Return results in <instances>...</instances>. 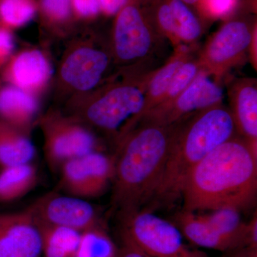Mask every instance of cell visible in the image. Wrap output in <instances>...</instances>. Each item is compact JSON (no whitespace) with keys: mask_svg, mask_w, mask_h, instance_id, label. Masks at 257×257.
Masks as SVG:
<instances>
[{"mask_svg":"<svg viewBox=\"0 0 257 257\" xmlns=\"http://www.w3.org/2000/svg\"><path fill=\"white\" fill-rule=\"evenodd\" d=\"M257 194V153L243 138L233 137L211 151L189 172L182 196L183 210L222 207L242 211Z\"/></svg>","mask_w":257,"mask_h":257,"instance_id":"obj_1","label":"cell"},{"mask_svg":"<svg viewBox=\"0 0 257 257\" xmlns=\"http://www.w3.org/2000/svg\"><path fill=\"white\" fill-rule=\"evenodd\" d=\"M145 121L123 139L115 155L111 202L120 214L151 202L181 127Z\"/></svg>","mask_w":257,"mask_h":257,"instance_id":"obj_2","label":"cell"},{"mask_svg":"<svg viewBox=\"0 0 257 257\" xmlns=\"http://www.w3.org/2000/svg\"><path fill=\"white\" fill-rule=\"evenodd\" d=\"M236 131L232 115L221 105L196 113L180 130L151 202H173L191 170Z\"/></svg>","mask_w":257,"mask_h":257,"instance_id":"obj_3","label":"cell"},{"mask_svg":"<svg viewBox=\"0 0 257 257\" xmlns=\"http://www.w3.org/2000/svg\"><path fill=\"white\" fill-rule=\"evenodd\" d=\"M121 241L148 257H209L184 243L175 224L145 209L120 214Z\"/></svg>","mask_w":257,"mask_h":257,"instance_id":"obj_4","label":"cell"},{"mask_svg":"<svg viewBox=\"0 0 257 257\" xmlns=\"http://www.w3.org/2000/svg\"><path fill=\"white\" fill-rule=\"evenodd\" d=\"M114 172V157L92 152L61 167L58 190L86 200L99 197L112 185Z\"/></svg>","mask_w":257,"mask_h":257,"instance_id":"obj_5","label":"cell"},{"mask_svg":"<svg viewBox=\"0 0 257 257\" xmlns=\"http://www.w3.org/2000/svg\"><path fill=\"white\" fill-rule=\"evenodd\" d=\"M147 86H121L111 89L88 106L91 124L108 133L127 130L143 119L147 109Z\"/></svg>","mask_w":257,"mask_h":257,"instance_id":"obj_6","label":"cell"},{"mask_svg":"<svg viewBox=\"0 0 257 257\" xmlns=\"http://www.w3.org/2000/svg\"><path fill=\"white\" fill-rule=\"evenodd\" d=\"M28 209L39 222L64 226L81 232L103 224L99 213L91 203L59 192L42 196Z\"/></svg>","mask_w":257,"mask_h":257,"instance_id":"obj_7","label":"cell"},{"mask_svg":"<svg viewBox=\"0 0 257 257\" xmlns=\"http://www.w3.org/2000/svg\"><path fill=\"white\" fill-rule=\"evenodd\" d=\"M42 239L28 208L0 213V257H41Z\"/></svg>","mask_w":257,"mask_h":257,"instance_id":"obj_8","label":"cell"},{"mask_svg":"<svg viewBox=\"0 0 257 257\" xmlns=\"http://www.w3.org/2000/svg\"><path fill=\"white\" fill-rule=\"evenodd\" d=\"M50 125L45 161L52 172H58L69 160L100 152L94 135L85 128L64 123Z\"/></svg>","mask_w":257,"mask_h":257,"instance_id":"obj_9","label":"cell"},{"mask_svg":"<svg viewBox=\"0 0 257 257\" xmlns=\"http://www.w3.org/2000/svg\"><path fill=\"white\" fill-rule=\"evenodd\" d=\"M114 45L118 57L127 62L140 60L151 51V32L135 7H126L120 13L115 28Z\"/></svg>","mask_w":257,"mask_h":257,"instance_id":"obj_10","label":"cell"},{"mask_svg":"<svg viewBox=\"0 0 257 257\" xmlns=\"http://www.w3.org/2000/svg\"><path fill=\"white\" fill-rule=\"evenodd\" d=\"M251 42L252 34L246 24L231 22L225 25L209 42L204 58L214 68L225 67L243 55Z\"/></svg>","mask_w":257,"mask_h":257,"instance_id":"obj_11","label":"cell"},{"mask_svg":"<svg viewBox=\"0 0 257 257\" xmlns=\"http://www.w3.org/2000/svg\"><path fill=\"white\" fill-rule=\"evenodd\" d=\"M108 57L101 51L90 48L74 52L62 68V77L72 87L87 91L95 87L106 70Z\"/></svg>","mask_w":257,"mask_h":257,"instance_id":"obj_12","label":"cell"},{"mask_svg":"<svg viewBox=\"0 0 257 257\" xmlns=\"http://www.w3.org/2000/svg\"><path fill=\"white\" fill-rule=\"evenodd\" d=\"M231 111L236 130L257 153V89L251 81H243L235 87Z\"/></svg>","mask_w":257,"mask_h":257,"instance_id":"obj_13","label":"cell"},{"mask_svg":"<svg viewBox=\"0 0 257 257\" xmlns=\"http://www.w3.org/2000/svg\"><path fill=\"white\" fill-rule=\"evenodd\" d=\"M176 226L184 237L199 247L221 251H229L240 248L231 240L224 237L195 212L183 210L176 216Z\"/></svg>","mask_w":257,"mask_h":257,"instance_id":"obj_14","label":"cell"},{"mask_svg":"<svg viewBox=\"0 0 257 257\" xmlns=\"http://www.w3.org/2000/svg\"><path fill=\"white\" fill-rule=\"evenodd\" d=\"M38 171L32 163L0 169V204L15 202L35 188Z\"/></svg>","mask_w":257,"mask_h":257,"instance_id":"obj_15","label":"cell"},{"mask_svg":"<svg viewBox=\"0 0 257 257\" xmlns=\"http://www.w3.org/2000/svg\"><path fill=\"white\" fill-rule=\"evenodd\" d=\"M36 221V220H35ZM44 257H74L82 233L77 230L39 222Z\"/></svg>","mask_w":257,"mask_h":257,"instance_id":"obj_16","label":"cell"},{"mask_svg":"<svg viewBox=\"0 0 257 257\" xmlns=\"http://www.w3.org/2000/svg\"><path fill=\"white\" fill-rule=\"evenodd\" d=\"M35 148L28 138L0 121V169L32 163Z\"/></svg>","mask_w":257,"mask_h":257,"instance_id":"obj_17","label":"cell"},{"mask_svg":"<svg viewBox=\"0 0 257 257\" xmlns=\"http://www.w3.org/2000/svg\"><path fill=\"white\" fill-rule=\"evenodd\" d=\"M37 109L35 99L21 89L7 87L0 90V116L11 126L27 124Z\"/></svg>","mask_w":257,"mask_h":257,"instance_id":"obj_18","label":"cell"},{"mask_svg":"<svg viewBox=\"0 0 257 257\" xmlns=\"http://www.w3.org/2000/svg\"><path fill=\"white\" fill-rule=\"evenodd\" d=\"M199 214L213 229L234 241L238 247H248L247 222L241 219L239 209L222 207Z\"/></svg>","mask_w":257,"mask_h":257,"instance_id":"obj_19","label":"cell"},{"mask_svg":"<svg viewBox=\"0 0 257 257\" xmlns=\"http://www.w3.org/2000/svg\"><path fill=\"white\" fill-rule=\"evenodd\" d=\"M50 74L45 57L39 51L25 52L15 60L12 67V75L18 85L35 87L45 82Z\"/></svg>","mask_w":257,"mask_h":257,"instance_id":"obj_20","label":"cell"},{"mask_svg":"<svg viewBox=\"0 0 257 257\" xmlns=\"http://www.w3.org/2000/svg\"><path fill=\"white\" fill-rule=\"evenodd\" d=\"M116 246L103 224L83 231L74 257H118Z\"/></svg>","mask_w":257,"mask_h":257,"instance_id":"obj_21","label":"cell"},{"mask_svg":"<svg viewBox=\"0 0 257 257\" xmlns=\"http://www.w3.org/2000/svg\"><path fill=\"white\" fill-rule=\"evenodd\" d=\"M183 63L182 59L172 61L160 69L148 81L146 89L147 109L145 115L162 102L176 72Z\"/></svg>","mask_w":257,"mask_h":257,"instance_id":"obj_22","label":"cell"},{"mask_svg":"<svg viewBox=\"0 0 257 257\" xmlns=\"http://www.w3.org/2000/svg\"><path fill=\"white\" fill-rule=\"evenodd\" d=\"M169 5L173 16L176 36L187 42L199 38L202 32L200 25L184 2L172 0Z\"/></svg>","mask_w":257,"mask_h":257,"instance_id":"obj_23","label":"cell"},{"mask_svg":"<svg viewBox=\"0 0 257 257\" xmlns=\"http://www.w3.org/2000/svg\"><path fill=\"white\" fill-rule=\"evenodd\" d=\"M35 12L31 0H1L0 3V16L5 23L12 26L28 23Z\"/></svg>","mask_w":257,"mask_h":257,"instance_id":"obj_24","label":"cell"},{"mask_svg":"<svg viewBox=\"0 0 257 257\" xmlns=\"http://www.w3.org/2000/svg\"><path fill=\"white\" fill-rule=\"evenodd\" d=\"M198 72H199V68L197 64L194 62H184L176 72L163 101L155 109L167 105L175 100L176 98L178 97L197 77Z\"/></svg>","mask_w":257,"mask_h":257,"instance_id":"obj_25","label":"cell"},{"mask_svg":"<svg viewBox=\"0 0 257 257\" xmlns=\"http://www.w3.org/2000/svg\"><path fill=\"white\" fill-rule=\"evenodd\" d=\"M42 5L45 11L55 18H65L70 10V0H42Z\"/></svg>","mask_w":257,"mask_h":257,"instance_id":"obj_26","label":"cell"},{"mask_svg":"<svg viewBox=\"0 0 257 257\" xmlns=\"http://www.w3.org/2000/svg\"><path fill=\"white\" fill-rule=\"evenodd\" d=\"M159 22L164 30L169 33L175 35V27L174 23L173 16L170 8V5H165L161 7L158 13Z\"/></svg>","mask_w":257,"mask_h":257,"instance_id":"obj_27","label":"cell"},{"mask_svg":"<svg viewBox=\"0 0 257 257\" xmlns=\"http://www.w3.org/2000/svg\"><path fill=\"white\" fill-rule=\"evenodd\" d=\"M76 10L84 16L96 15L99 12V0H73Z\"/></svg>","mask_w":257,"mask_h":257,"instance_id":"obj_28","label":"cell"},{"mask_svg":"<svg viewBox=\"0 0 257 257\" xmlns=\"http://www.w3.org/2000/svg\"><path fill=\"white\" fill-rule=\"evenodd\" d=\"M209 10L214 15L221 16L232 8L234 0H207Z\"/></svg>","mask_w":257,"mask_h":257,"instance_id":"obj_29","label":"cell"},{"mask_svg":"<svg viewBox=\"0 0 257 257\" xmlns=\"http://www.w3.org/2000/svg\"><path fill=\"white\" fill-rule=\"evenodd\" d=\"M13 48L11 35L5 30H0V62L7 57Z\"/></svg>","mask_w":257,"mask_h":257,"instance_id":"obj_30","label":"cell"},{"mask_svg":"<svg viewBox=\"0 0 257 257\" xmlns=\"http://www.w3.org/2000/svg\"><path fill=\"white\" fill-rule=\"evenodd\" d=\"M248 247L257 248V216L256 212L247 222Z\"/></svg>","mask_w":257,"mask_h":257,"instance_id":"obj_31","label":"cell"},{"mask_svg":"<svg viewBox=\"0 0 257 257\" xmlns=\"http://www.w3.org/2000/svg\"><path fill=\"white\" fill-rule=\"evenodd\" d=\"M127 0H99L102 9L108 14H115L121 10Z\"/></svg>","mask_w":257,"mask_h":257,"instance_id":"obj_32","label":"cell"},{"mask_svg":"<svg viewBox=\"0 0 257 257\" xmlns=\"http://www.w3.org/2000/svg\"><path fill=\"white\" fill-rule=\"evenodd\" d=\"M121 241L122 244L121 248H119L118 257H148L131 243Z\"/></svg>","mask_w":257,"mask_h":257,"instance_id":"obj_33","label":"cell"},{"mask_svg":"<svg viewBox=\"0 0 257 257\" xmlns=\"http://www.w3.org/2000/svg\"><path fill=\"white\" fill-rule=\"evenodd\" d=\"M227 257H257V248L243 247L229 251Z\"/></svg>","mask_w":257,"mask_h":257,"instance_id":"obj_34","label":"cell"},{"mask_svg":"<svg viewBox=\"0 0 257 257\" xmlns=\"http://www.w3.org/2000/svg\"><path fill=\"white\" fill-rule=\"evenodd\" d=\"M184 3H188V4H194V3H197L199 0H182Z\"/></svg>","mask_w":257,"mask_h":257,"instance_id":"obj_35","label":"cell"}]
</instances>
